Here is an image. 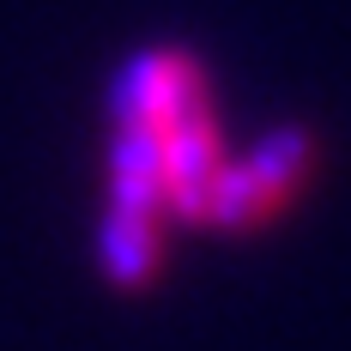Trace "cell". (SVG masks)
<instances>
[{
	"instance_id": "obj_1",
	"label": "cell",
	"mask_w": 351,
	"mask_h": 351,
	"mask_svg": "<svg viewBox=\"0 0 351 351\" xmlns=\"http://www.w3.org/2000/svg\"><path fill=\"white\" fill-rule=\"evenodd\" d=\"M315 170V134L303 121H285L273 134L248 145L243 158H224V170L212 176V194L200 224L212 230H254L267 212H279Z\"/></svg>"
},
{
	"instance_id": "obj_2",
	"label": "cell",
	"mask_w": 351,
	"mask_h": 351,
	"mask_svg": "<svg viewBox=\"0 0 351 351\" xmlns=\"http://www.w3.org/2000/svg\"><path fill=\"white\" fill-rule=\"evenodd\" d=\"M206 104V79L200 61L182 55V49H140L134 61H121L115 85H109V115L115 128L121 121H140V128H170L176 115Z\"/></svg>"
},
{
	"instance_id": "obj_3",
	"label": "cell",
	"mask_w": 351,
	"mask_h": 351,
	"mask_svg": "<svg viewBox=\"0 0 351 351\" xmlns=\"http://www.w3.org/2000/svg\"><path fill=\"white\" fill-rule=\"evenodd\" d=\"M158 140H164V206L182 212L188 224H200L212 176L224 170V140H218L212 109L200 104L188 115H176L170 128H158Z\"/></svg>"
},
{
	"instance_id": "obj_4",
	"label": "cell",
	"mask_w": 351,
	"mask_h": 351,
	"mask_svg": "<svg viewBox=\"0 0 351 351\" xmlns=\"http://www.w3.org/2000/svg\"><path fill=\"white\" fill-rule=\"evenodd\" d=\"M104 176H109V206H128V212L158 218V212H164V140H158V128L121 121V128L109 134Z\"/></svg>"
},
{
	"instance_id": "obj_5",
	"label": "cell",
	"mask_w": 351,
	"mask_h": 351,
	"mask_svg": "<svg viewBox=\"0 0 351 351\" xmlns=\"http://www.w3.org/2000/svg\"><path fill=\"white\" fill-rule=\"evenodd\" d=\"M158 254H164V237H158V218L128 206H109L97 218V267L115 291H140L158 273Z\"/></svg>"
}]
</instances>
